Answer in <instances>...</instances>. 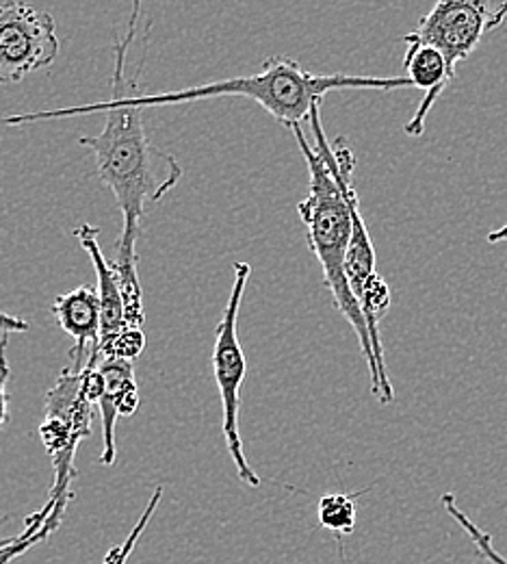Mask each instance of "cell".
Wrapping results in <instances>:
<instances>
[{
	"instance_id": "cell-14",
	"label": "cell",
	"mask_w": 507,
	"mask_h": 564,
	"mask_svg": "<svg viewBox=\"0 0 507 564\" xmlns=\"http://www.w3.org/2000/svg\"><path fill=\"white\" fill-rule=\"evenodd\" d=\"M442 508L444 512L462 528V532L471 539L477 556L488 564H507V558L495 547V539L493 534H488L486 530H482L458 503V497L453 494L442 495Z\"/></svg>"
},
{
	"instance_id": "cell-11",
	"label": "cell",
	"mask_w": 507,
	"mask_h": 564,
	"mask_svg": "<svg viewBox=\"0 0 507 564\" xmlns=\"http://www.w3.org/2000/svg\"><path fill=\"white\" fill-rule=\"evenodd\" d=\"M98 235H100V230L91 224H82L74 230V237L78 239L82 250L89 254V259L93 263V270H96V279H98L96 291H98L100 308H102L100 341H104V339L126 330L129 324H126V304H124V293H122V286H120V279H118L113 265L102 254V250L98 246Z\"/></svg>"
},
{
	"instance_id": "cell-7",
	"label": "cell",
	"mask_w": 507,
	"mask_h": 564,
	"mask_svg": "<svg viewBox=\"0 0 507 564\" xmlns=\"http://www.w3.org/2000/svg\"><path fill=\"white\" fill-rule=\"evenodd\" d=\"M507 18V0H436L432 11L419 20L410 37L434 46L449 68L477 51L486 33L499 29Z\"/></svg>"
},
{
	"instance_id": "cell-16",
	"label": "cell",
	"mask_w": 507,
	"mask_h": 564,
	"mask_svg": "<svg viewBox=\"0 0 507 564\" xmlns=\"http://www.w3.org/2000/svg\"><path fill=\"white\" fill-rule=\"evenodd\" d=\"M29 330H31L29 322H24L22 317H13V315L0 311V333L11 335V333H29Z\"/></svg>"
},
{
	"instance_id": "cell-5",
	"label": "cell",
	"mask_w": 507,
	"mask_h": 564,
	"mask_svg": "<svg viewBox=\"0 0 507 564\" xmlns=\"http://www.w3.org/2000/svg\"><path fill=\"white\" fill-rule=\"evenodd\" d=\"M252 274L250 263H234V281L225 302V308L221 313L218 328H216V346H213V376L218 382L219 400L223 411V438L228 454L236 467V474L243 485L258 487L261 478L252 469V465L245 458L243 441H241V387L245 380V354L239 339V311L243 302V293L247 286V279Z\"/></svg>"
},
{
	"instance_id": "cell-15",
	"label": "cell",
	"mask_w": 507,
	"mask_h": 564,
	"mask_svg": "<svg viewBox=\"0 0 507 564\" xmlns=\"http://www.w3.org/2000/svg\"><path fill=\"white\" fill-rule=\"evenodd\" d=\"M7 341L9 335L0 333V427L9 420V400H7V382L11 376V367L7 360Z\"/></svg>"
},
{
	"instance_id": "cell-9",
	"label": "cell",
	"mask_w": 507,
	"mask_h": 564,
	"mask_svg": "<svg viewBox=\"0 0 507 564\" xmlns=\"http://www.w3.org/2000/svg\"><path fill=\"white\" fill-rule=\"evenodd\" d=\"M53 313L57 324L66 335L74 339L73 371H82L89 362L91 352H96L100 344V328H102V308L98 291L89 284L76 286L59 295L53 302Z\"/></svg>"
},
{
	"instance_id": "cell-17",
	"label": "cell",
	"mask_w": 507,
	"mask_h": 564,
	"mask_svg": "<svg viewBox=\"0 0 507 564\" xmlns=\"http://www.w3.org/2000/svg\"><path fill=\"white\" fill-rule=\"evenodd\" d=\"M504 241H507V224L497 228V230H493V232H488V243H504Z\"/></svg>"
},
{
	"instance_id": "cell-8",
	"label": "cell",
	"mask_w": 507,
	"mask_h": 564,
	"mask_svg": "<svg viewBox=\"0 0 507 564\" xmlns=\"http://www.w3.org/2000/svg\"><path fill=\"white\" fill-rule=\"evenodd\" d=\"M100 376L98 411L102 417V465H113L115 460V423L120 417H131L140 409V391L135 380L133 360L122 358H100L96 362Z\"/></svg>"
},
{
	"instance_id": "cell-10",
	"label": "cell",
	"mask_w": 507,
	"mask_h": 564,
	"mask_svg": "<svg viewBox=\"0 0 507 564\" xmlns=\"http://www.w3.org/2000/svg\"><path fill=\"white\" fill-rule=\"evenodd\" d=\"M404 42H406V55H404L406 76L412 80L417 89L426 91L417 113L404 127V131L410 138H421L426 133V120L432 113L436 100L455 78V72L449 68L447 59L442 57L440 51H436L434 46L423 44L410 35H404Z\"/></svg>"
},
{
	"instance_id": "cell-1",
	"label": "cell",
	"mask_w": 507,
	"mask_h": 564,
	"mask_svg": "<svg viewBox=\"0 0 507 564\" xmlns=\"http://www.w3.org/2000/svg\"><path fill=\"white\" fill-rule=\"evenodd\" d=\"M145 109L118 105L113 100L76 105L55 111L13 113L2 120L4 127H29L51 120L78 118L89 113H104V127L98 135L78 138L89 148L96 161V174L107 185L122 213V232L115 241V261L111 263L126 304L129 328L144 324V295L137 272V239L142 235V219L152 203H161L183 178L178 159L156 148L145 131Z\"/></svg>"
},
{
	"instance_id": "cell-12",
	"label": "cell",
	"mask_w": 507,
	"mask_h": 564,
	"mask_svg": "<svg viewBox=\"0 0 507 564\" xmlns=\"http://www.w3.org/2000/svg\"><path fill=\"white\" fill-rule=\"evenodd\" d=\"M55 506L51 501H46L33 517L26 519L24 532L20 536H11L0 541V564H11L15 558H20L22 554H26L29 550H33L35 545L44 543L55 530L51 528L48 519L53 514Z\"/></svg>"
},
{
	"instance_id": "cell-3",
	"label": "cell",
	"mask_w": 507,
	"mask_h": 564,
	"mask_svg": "<svg viewBox=\"0 0 507 564\" xmlns=\"http://www.w3.org/2000/svg\"><path fill=\"white\" fill-rule=\"evenodd\" d=\"M142 2L133 0L129 24L124 37H115L113 44V76H111V96L109 100L118 105H129L137 109L185 105L221 96H243L258 102L272 118L283 127L293 129L308 120L312 105L323 102L328 91L339 89H404L415 87L408 76H350V74H312L299 62L274 55L267 57L263 70L250 76H234L225 80H213L207 85H194L178 91L165 94H144L140 80H126V57L129 48L137 35V20L142 15Z\"/></svg>"
},
{
	"instance_id": "cell-2",
	"label": "cell",
	"mask_w": 507,
	"mask_h": 564,
	"mask_svg": "<svg viewBox=\"0 0 507 564\" xmlns=\"http://www.w3.org/2000/svg\"><path fill=\"white\" fill-rule=\"evenodd\" d=\"M308 122L315 138V148H310V141L304 135L301 124L290 129L310 176L308 196L297 205V213L306 226L308 248L317 257L323 272V282L334 297V306L359 335L371 376V391L379 400L382 378L371 346L368 326L345 272L348 248L354 228L352 200L359 196L354 187L356 156L345 138H337L332 143L326 138L321 124V102L312 105Z\"/></svg>"
},
{
	"instance_id": "cell-6",
	"label": "cell",
	"mask_w": 507,
	"mask_h": 564,
	"mask_svg": "<svg viewBox=\"0 0 507 564\" xmlns=\"http://www.w3.org/2000/svg\"><path fill=\"white\" fill-rule=\"evenodd\" d=\"M59 48L57 22L48 11L22 0L0 4V85L53 66Z\"/></svg>"
},
{
	"instance_id": "cell-13",
	"label": "cell",
	"mask_w": 507,
	"mask_h": 564,
	"mask_svg": "<svg viewBox=\"0 0 507 564\" xmlns=\"http://www.w3.org/2000/svg\"><path fill=\"white\" fill-rule=\"evenodd\" d=\"M361 494H328L319 499V523L337 536L341 543L343 536L352 534L356 528V499Z\"/></svg>"
},
{
	"instance_id": "cell-4",
	"label": "cell",
	"mask_w": 507,
	"mask_h": 564,
	"mask_svg": "<svg viewBox=\"0 0 507 564\" xmlns=\"http://www.w3.org/2000/svg\"><path fill=\"white\" fill-rule=\"evenodd\" d=\"M93 409L98 406L85 391L82 371L64 369L57 384L46 393V417L40 425V436L55 465V485L48 494V501L55 506L48 519L53 530L62 525L68 499L73 497L74 456L78 443L91 434Z\"/></svg>"
}]
</instances>
